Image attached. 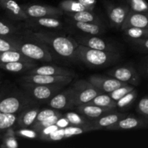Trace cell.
<instances>
[{"mask_svg":"<svg viewBox=\"0 0 148 148\" xmlns=\"http://www.w3.org/2000/svg\"><path fill=\"white\" fill-rule=\"evenodd\" d=\"M118 57L114 52L97 50L79 44L75 53V59L94 67L104 66L114 62Z\"/></svg>","mask_w":148,"mask_h":148,"instance_id":"6da1fadb","label":"cell"},{"mask_svg":"<svg viewBox=\"0 0 148 148\" xmlns=\"http://www.w3.org/2000/svg\"><path fill=\"white\" fill-rule=\"evenodd\" d=\"M33 36L40 41L52 46L55 51L65 58L75 59V53L79 43L71 38L56 36L51 38L42 33H33Z\"/></svg>","mask_w":148,"mask_h":148,"instance_id":"7a4b0ae2","label":"cell"},{"mask_svg":"<svg viewBox=\"0 0 148 148\" xmlns=\"http://www.w3.org/2000/svg\"><path fill=\"white\" fill-rule=\"evenodd\" d=\"M72 88L75 90V106L88 103L100 94L103 93V92L94 86L91 82L85 79L77 80Z\"/></svg>","mask_w":148,"mask_h":148,"instance_id":"3957f363","label":"cell"},{"mask_svg":"<svg viewBox=\"0 0 148 148\" xmlns=\"http://www.w3.org/2000/svg\"><path fill=\"white\" fill-rule=\"evenodd\" d=\"M74 77L62 76V75H27L21 78L23 82L38 84V85H60L64 86L70 83Z\"/></svg>","mask_w":148,"mask_h":148,"instance_id":"277c9868","label":"cell"},{"mask_svg":"<svg viewBox=\"0 0 148 148\" xmlns=\"http://www.w3.org/2000/svg\"><path fill=\"white\" fill-rule=\"evenodd\" d=\"M23 87L29 91L32 96L38 101H46L59 93L64 86L60 85H38L24 82Z\"/></svg>","mask_w":148,"mask_h":148,"instance_id":"5b68a950","label":"cell"},{"mask_svg":"<svg viewBox=\"0 0 148 148\" xmlns=\"http://www.w3.org/2000/svg\"><path fill=\"white\" fill-rule=\"evenodd\" d=\"M19 51L31 60L46 62H50L52 60L51 55L47 49L35 43H20Z\"/></svg>","mask_w":148,"mask_h":148,"instance_id":"8992f818","label":"cell"},{"mask_svg":"<svg viewBox=\"0 0 148 148\" xmlns=\"http://www.w3.org/2000/svg\"><path fill=\"white\" fill-rule=\"evenodd\" d=\"M28 17L33 18L40 17H55L63 14L64 11L59 7H51V6L40 5V4H32L25 5L23 7Z\"/></svg>","mask_w":148,"mask_h":148,"instance_id":"52a82bcc","label":"cell"},{"mask_svg":"<svg viewBox=\"0 0 148 148\" xmlns=\"http://www.w3.org/2000/svg\"><path fill=\"white\" fill-rule=\"evenodd\" d=\"M94 86L103 92L110 93L117 88L127 85V82H121L114 77L101 76V75H92L88 79Z\"/></svg>","mask_w":148,"mask_h":148,"instance_id":"ba28073f","label":"cell"},{"mask_svg":"<svg viewBox=\"0 0 148 148\" xmlns=\"http://www.w3.org/2000/svg\"><path fill=\"white\" fill-rule=\"evenodd\" d=\"M30 103L27 98L18 95H10L0 100V111L7 114H16Z\"/></svg>","mask_w":148,"mask_h":148,"instance_id":"9c48e42d","label":"cell"},{"mask_svg":"<svg viewBox=\"0 0 148 148\" xmlns=\"http://www.w3.org/2000/svg\"><path fill=\"white\" fill-rule=\"evenodd\" d=\"M75 90L73 88H70L62 92H59L51 98L49 105L54 109H66L75 106L74 104Z\"/></svg>","mask_w":148,"mask_h":148,"instance_id":"30bf717a","label":"cell"},{"mask_svg":"<svg viewBox=\"0 0 148 148\" xmlns=\"http://www.w3.org/2000/svg\"><path fill=\"white\" fill-rule=\"evenodd\" d=\"M108 75L113 77L127 83L137 85L140 82V77L132 67L121 66L115 68L108 72Z\"/></svg>","mask_w":148,"mask_h":148,"instance_id":"8fae6325","label":"cell"},{"mask_svg":"<svg viewBox=\"0 0 148 148\" xmlns=\"http://www.w3.org/2000/svg\"><path fill=\"white\" fill-rule=\"evenodd\" d=\"M132 27L148 29V12L130 11L121 28L124 30Z\"/></svg>","mask_w":148,"mask_h":148,"instance_id":"7c38bea8","label":"cell"},{"mask_svg":"<svg viewBox=\"0 0 148 148\" xmlns=\"http://www.w3.org/2000/svg\"><path fill=\"white\" fill-rule=\"evenodd\" d=\"M130 9L128 7L122 5H109L107 7L108 18L112 25L121 27L127 18Z\"/></svg>","mask_w":148,"mask_h":148,"instance_id":"4fadbf2b","label":"cell"},{"mask_svg":"<svg viewBox=\"0 0 148 148\" xmlns=\"http://www.w3.org/2000/svg\"><path fill=\"white\" fill-rule=\"evenodd\" d=\"M27 75H62V76L75 77V74L72 71L64 68L53 65L36 66L27 71Z\"/></svg>","mask_w":148,"mask_h":148,"instance_id":"5bb4252c","label":"cell"},{"mask_svg":"<svg viewBox=\"0 0 148 148\" xmlns=\"http://www.w3.org/2000/svg\"><path fill=\"white\" fill-rule=\"evenodd\" d=\"M77 110L80 114L83 115L90 120H95L99 117L111 112L112 108H103L95 105L83 104L77 106Z\"/></svg>","mask_w":148,"mask_h":148,"instance_id":"9a60e30c","label":"cell"},{"mask_svg":"<svg viewBox=\"0 0 148 148\" xmlns=\"http://www.w3.org/2000/svg\"><path fill=\"white\" fill-rule=\"evenodd\" d=\"M77 42L79 44L88 46L90 49H97V50L106 51L114 52L115 53L114 48L111 45L108 44L106 42L104 41L103 39L98 37H82L77 39Z\"/></svg>","mask_w":148,"mask_h":148,"instance_id":"2e32d148","label":"cell"},{"mask_svg":"<svg viewBox=\"0 0 148 148\" xmlns=\"http://www.w3.org/2000/svg\"><path fill=\"white\" fill-rule=\"evenodd\" d=\"M147 124V121L135 117H125L116 124L106 128L108 130H126L143 127Z\"/></svg>","mask_w":148,"mask_h":148,"instance_id":"e0dca14e","label":"cell"},{"mask_svg":"<svg viewBox=\"0 0 148 148\" xmlns=\"http://www.w3.org/2000/svg\"><path fill=\"white\" fill-rule=\"evenodd\" d=\"M1 8L4 9L10 17L15 20H27L28 15L14 0H5Z\"/></svg>","mask_w":148,"mask_h":148,"instance_id":"ac0fdd59","label":"cell"},{"mask_svg":"<svg viewBox=\"0 0 148 148\" xmlns=\"http://www.w3.org/2000/svg\"><path fill=\"white\" fill-rule=\"evenodd\" d=\"M125 117V114H119V113H114V114H109L108 113V114H105V115L99 117L97 119L94 120L92 121V124L97 130H100V129L102 128L106 129L110 126L113 125V124H116Z\"/></svg>","mask_w":148,"mask_h":148,"instance_id":"d6986e66","label":"cell"},{"mask_svg":"<svg viewBox=\"0 0 148 148\" xmlns=\"http://www.w3.org/2000/svg\"><path fill=\"white\" fill-rule=\"evenodd\" d=\"M36 64L33 62H24V61H17L6 63H0V68L6 71L11 72H21L28 71L36 67Z\"/></svg>","mask_w":148,"mask_h":148,"instance_id":"ffe728a7","label":"cell"},{"mask_svg":"<svg viewBox=\"0 0 148 148\" xmlns=\"http://www.w3.org/2000/svg\"><path fill=\"white\" fill-rule=\"evenodd\" d=\"M38 113V108H32L23 112L17 119V124L19 127L22 128L31 127L36 121Z\"/></svg>","mask_w":148,"mask_h":148,"instance_id":"44dd1931","label":"cell"},{"mask_svg":"<svg viewBox=\"0 0 148 148\" xmlns=\"http://www.w3.org/2000/svg\"><path fill=\"white\" fill-rule=\"evenodd\" d=\"M65 118L72 126H77V127H93L92 121H90L88 118L80 114H77L75 112L66 113L65 115Z\"/></svg>","mask_w":148,"mask_h":148,"instance_id":"7402d4cb","label":"cell"},{"mask_svg":"<svg viewBox=\"0 0 148 148\" xmlns=\"http://www.w3.org/2000/svg\"><path fill=\"white\" fill-rule=\"evenodd\" d=\"M67 15L75 21L85 22V23H93L99 24L100 20L92 12L89 10L77 12L67 13Z\"/></svg>","mask_w":148,"mask_h":148,"instance_id":"603a6c76","label":"cell"},{"mask_svg":"<svg viewBox=\"0 0 148 148\" xmlns=\"http://www.w3.org/2000/svg\"><path fill=\"white\" fill-rule=\"evenodd\" d=\"M17 61H24V62H33L31 59H28L18 51H0V63H6Z\"/></svg>","mask_w":148,"mask_h":148,"instance_id":"cb8c5ba5","label":"cell"},{"mask_svg":"<svg viewBox=\"0 0 148 148\" xmlns=\"http://www.w3.org/2000/svg\"><path fill=\"white\" fill-rule=\"evenodd\" d=\"M86 104L98 106L103 107V108H110L112 109H114L117 106L116 101H114L109 95L104 94V92L100 94L99 95L96 96Z\"/></svg>","mask_w":148,"mask_h":148,"instance_id":"d4e9b609","label":"cell"},{"mask_svg":"<svg viewBox=\"0 0 148 148\" xmlns=\"http://www.w3.org/2000/svg\"><path fill=\"white\" fill-rule=\"evenodd\" d=\"M59 8L67 13L77 12L88 10L79 1L75 0H64L59 3Z\"/></svg>","mask_w":148,"mask_h":148,"instance_id":"484cf974","label":"cell"},{"mask_svg":"<svg viewBox=\"0 0 148 148\" xmlns=\"http://www.w3.org/2000/svg\"><path fill=\"white\" fill-rule=\"evenodd\" d=\"M75 26L81 31L90 35L100 34L101 31V26L97 23L75 21Z\"/></svg>","mask_w":148,"mask_h":148,"instance_id":"4316f807","label":"cell"},{"mask_svg":"<svg viewBox=\"0 0 148 148\" xmlns=\"http://www.w3.org/2000/svg\"><path fill=\"white\" fill-rule=\"evenodd\" d=\"M62 117V114L59 112L58 114L53 116L50 117V118L46 119L43 120V121L34 122L33 125L31 126L32 129L34 130L36 132H40L42 130H43L44 128H46V127L56 124L58 121H59Z\"/></svg>","mask_w":148,"mask_h":148,"instance_id":"83f0119b","label":"cell"},{"mask_svg":"<svg viewBox=\"0 0 148 148\" xmlns=\"http://www.w3.org/2000/svg\"><path fill=\"white\" fill-rule=\"evenodd\" d=\"M17 117L14 114L0 113V131L9 130L17 121Z\"/></svg>","mask_w":148,"mask_h":148,"instance_id":"f1b7e54d","label":"cell"},{"mask_svg":"<svg viewBox=\"0 0 148 148\" xmlns=\"http://www.w3.org/2000/svg\"><path fill=\"white\" fill-rule=\"evenodd\" d=\"M20 43L12 40L6 36H0V51H18Z\"/></svg>","mask_w":148,"mask_h":148,"instance_id":"f546056e","label":"cell"},{"mask_svg":"<svg viewBox=\"0 0 148 148\" xmlns=\"http://www.w3.org/2000/svg\"><path fill=\"white\" fill-rule=\"evenodd\" d=\"M124 33L132 39L148 38V29L132 27L124 30Z\"/></svg>","mask_w":148,"mask_h":148,"instance_id":"4dcf8cb0","label":"cell"},{"mask_svg":"<svg viewBox=\"0 0 148 148\" xmlns=\"http://www.w3.org/2000/svg\"><path fill=\"white\" fill-rule=\"evenodd\" d=\"M96 130L97 129L93 127H77V126L66 127L64 128L65 138H68V137H71L74 135H78V134H82L84 132Z\"/></svg>","mask_w":148,"mask_h":148,"instance_id":"1f68e13d","label":"cell"},{"mask_svg":"<svg viewBox=\"0 0 148 148\" xmlns=\"http://www.w3.org/2000/svg\"><path fill=\"white\" fill-rule=\"evenodd\" d=\"M34 21L39 25L48 27V28H58L62 25V23L59 20L51 17L36 18V20H35Z\"/></svg>","mask_w":148,"mask_h":148,"instance_id":"d6a6232c","label":"cell"},{"mask_svg":"<svg viewBox=\"0 0 148 148\" xmlns=\"http://www.w3.org/2000/svg\"><path fill=\"white\" fill-rule=\"evenodd\" d=\"M133 90H134V87L131 86V85L127 84V85L120 87V88L116 89L115 90L110 92L109 95L114 100V101H116L117 102L119 100L121 99V98H123L124 95L128 94L129 92L132 91Z\"/></svg>","mask_w":148,"mask_h":148,"instance_id":"836d02e7","label":"cell"},{"mask_svg":"<svg viewBox=\"0 0 148 148\" xmlns=\"http://www.w3.org/2000/svg\"><path fill=\"white\" fill-rule=\"evenodd\" d=\"M137 96V92L135 90H133L128 94L124 95L123 98L117 101V106L121 108H125L131 105Z\"/></svg>","mask_w":148,"mask_h":148,"instance_id":"e575fe53","label":"cell"},{"mask_svg":"<svg viewBox=\"0 0 148 148\" xmlns=\"http://www.w3.org/2000/svg\"><path fill=\"white\" fill-rule=\"evenodd\" d=\"M15 134L16 132H14L12 130H9L4 137L3 147L8 148H16L18 147L17 141L15 138Z\"/></svg>","mask_w":148,"mask_h":148,"instance_id":"d590c367","label":"cell"},{"mask_svg":"<svg viewBox=\"0 0 148 148\" xmlns=\"http://www.w3.org/2000/svg\"><path fill=\"white\" fill-rule=\"evenodd\" d=\"M130 2L135 12H148V4L145 0H130Z\"/></svg>","mask_w":148,"mask_h":148,"instance_id":"8d00e7d4","label":"cell"},{"mask_svg":"<svg viewBox=\"0 0 148 148\" xmlns=\"http://www.w3.org/2000/svg\"><path fill=\"white\" fill-rule=\"evenodd\" d=\"M137 111L148 119V97L142 98L137 105Z\"/></svg>","mask_w":148,"mask_h":148,"instance_id":"74e56055","label":"cell"},{"mask_svg":"<svg viewBox=\"0 0 148 148\" xmlns=\"http://www.w3.org/2000/svg\"><path fill=\"white\" fill-rule=\"evenodd\" d=\"M56 109H54V108H53V109H44L41 111H39L35 122H36V121H43V120L50 118V117L56 115V114H59V111H56Z\"/></svg>","mask_w":148,"mask_h":148,"instance_id":"f35d334b","label":"cell"},{"mask_svg":"<svg viewBox=\"0 0 148 148\" xmlns=\"http://www.w3.org/2000/svg\"><path fill=\"white\" fill-rule=\"evenodd\" d=\"M64 138H65L64 128H59V130H56L52 134H51L49 136V137L46 139V140H49V141H59V140H62Z\"/></svg>","mask_w":148,"mask_h":148,"instance_id":"ab89813d","label":"cell"},{"mask_svg":"<svg viewBox=\"0 0 148 148\" xmlns=\"http://www.w3.org/2000/svg\"><path fill=\"white\" fill-rule=\"evenodd\" d=\"M16 134L22 137H25V138L34 139L37 137V134H36V131L34 130H27V129L25 128H23L22 130L17 131L16 132Z\"/></svg>","mask_w":148,"mask_h":148,"instance_id":"60d3db41","label":"cell"},{"mask_svg":"<svg viewBox=\"0 0 148 148\" xmlns=\"http://www.w3.org/2000/svg\"><path fill=\"white\" fill-rule=\"evenodd\" d=\"M59 127L57 124H54V125L50 126V127H48L44 128L43 130H42L41 131H40L39 132H40V138L43 139V140H46L49 137V136L51 134L55 132L56 130H59Z\"/></svg>","mask_w":148,"mask_h":148,"instance_id":"b9f144b4","label":"cell"},{"mask_svg":"<svg viewBox=\"0 0 148 148\" xmlns=\"http://www.w3.org/2000/svg\"><path fill=\"white\" fill-rule=\"evenodd\" d=\"M13 31H14V28L12 26L6 24L4 22L0 21V36H7L13 33Z\"/></svg>","mask_w":148,"mask_h":148,"instance_id":"7bdbcfd3","label":"cell"},{"mask_svg":"<svg viewBox=\"0 0 148 148\" xmlns=\"http://www.w3.org/2000/svg\"><path fill=\"white\" fill-rule=\"evenodd\" d=\"M132 41L135 44L138 45L140 47L146 49L148 51V38H144L139 39H132Z\"/></svg>","mask_w":148,"mask_h":148,"instance_id":"ee69618b","label":"cell"},{"mask_svg":"<svg viewBox=\"0 0 148 148\" xmlns=\"http://www.w3.org/2000/svg\"><path fill=\"white\" fill-rule=\"evenodd\" d=\"M84 6L87 7L89 11H92V7H93L94 5V2L93 0H79Z\"/></svg>","mask_w":148,"mask_h":148,"instance_id":"f6af8a7d","label":"cell"},{"mask_svg":"<svg viewBox=\"0 0 148 148\" xmlns=\"http://www.w3.org/2000/svg\"><path fill=\"white\" fill-rule=\"evenodd\" d=\"M4 1H5V0H0V7H2L3 3L4 2Z\"/></svg>","mask_w":148,"mask_h":148,"instance_id":"bcb514c9","label":"cell"},{"mask_svg":"<svg viewBox=\"0 0 148 148\" xmlns=\"http://www.w3.org/2000/svg\"><path fill=\"white\" fill-rule=\"evenodd\" d=\"M147 75H148V64H147Z\"/></svg>","mask_w":148,"mask_h":148,"instance_id":"7dc6e473","label":"cell"},{"mask_svg":"<svg viewBox=\"0 0 148 148\" xmlns=\"http://www.w3.org/2000/svg\"><path fill=\"white\" fill-rule=\"evenodd\" d=\"M0 113H1V111H0Z\"/></svg>","mask_w":148,"mask_h":148,"instance_id":"c3c4849f","label":"cell"}]
</instances>
